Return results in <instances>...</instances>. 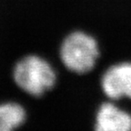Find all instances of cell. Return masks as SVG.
I'll list each match as a JSON object with an SVG mask.
<instances>
[{
	"instance_id": "5",
	"label": "cell",
	"mask_w": 131,
	"mask_h": 131,
	"mask_svg": "<svg viewBox=\"0 0 131 131\" xmlns=\"http://www.w3.org/2000/svg\"><path fill=\"white\" fill-rule=\"evenodd\" d=\"M26 111L17 103L0 104V131H14L24 123Z\"/></svg>"
},
{
	"instance_id": "3",
	"label": "cell",
	"mask_w": 131,
	"mask_h": 131,
	"mask_svg": "<svg viewBox=\"0 0 131 131\" xmlns=\"http://www.w3.org/2000/svg\"><path fill=\"white\" fill-rule=\"evenodd\" d=\"M101 86L106 96L111 99H131L130 62L116 64L107 68L101 78Z\"/></svg>"
},
{
	"instance_id": "4",
	"label": "cell",
	"mask_w": 131,
	"mask_h": 131,
	"mask_svg": "<svg viewBox=\"0 0 131 131\" xmlns=\"http://www.w3.org/2000/svg\"><path fill=\"white\" fill-rule=\"evenodd\" d=\"M95 131H131V116L113 103H104L96 113Z\"/></svg>"
},
{
	"instance_id": "1",
	"label": "cell",
	"mask_w": 131,
	"mask_h": 131,
	"mask_svg": "<svg viewBox=\"0 0 131 131\" xmlns=\"http://www.w3.org/2000/svg\"><path fill=\"white\" fill-rule=\"evenodd\" d=\"M99 56L96 39L82 31L70 33L60 47V58L70 71L85 74L92 70Z\"/></svg>"
},
{
	"instance_id": "2",
	"label": "cell",
	"mask_w": 131,
	"mask_h": 131,
	"mask_svg": "<svg viewBox=\"0 0 131 131\" xmlns=\"http://www.w3.org/2000/svg\"><path fill=\"white\" fill-rule=\"evenodd\" d=\"M14 79L25 92L38 96L51 89L57 80L51 65L37 56H27L16 63Z\"/></svg>"
}]
</instances>
